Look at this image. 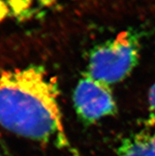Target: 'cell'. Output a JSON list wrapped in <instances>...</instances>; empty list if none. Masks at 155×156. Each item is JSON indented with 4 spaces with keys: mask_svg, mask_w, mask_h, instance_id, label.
<instances>
[{
    "mask_svg": "<svg viewBox=\"0 0 155 156\" xmlns=\"http://www.w3.org/2000/svg\"><path fill=\"white\" fill-rule=\"evenodd\" d=\"M0 125L14 135L72 151L56 81L37 65L0 74Z\"/></svg>",
    "mask_w": 155,
    "mask_h": 156,
    "instance_id": "6da1fadb",
    "label": "cell"
},
{
    "mask_svg": "<svg viewBox=\"0 0 155 156\" xmlns=\"http://www.w3.org/2000/svg\"><path fill=\"white\" fill-rule=\"evenodd\" d=\"M140 49L139 35L123 32L91 50L86 74L108 85L123 81L138 65Z\"/></svg>",
    "mask_w": 155,
    "mask_h": 156,
    "instance_id": "7a4b0ae2",
    "label": "cell"
},
{
    "mask_svg": "<svg viewBox=\"0 0 155 156\" xmlns=\"http://www.w3.org/2000/svg\"><path fill=\"white\" fill-rule=\"evenodd\" d=\"M77 114L86 124H93L117 113V105L109 85L86 74L73 95Z\"/></svg>",
    "mask_w": 155,
    "mask_h": 156,
    "instance_id": "3957f363",
    "label": "cell"
},
{
    "mask_svg": "<svg viewBox=\"0 0 155 156\" xmlns=\"http://www.w3.org/2000/svg\"><path fill=\"white\" fill-rule=\"evenodd\" d=\"M55 0H0V22L23 21L52 6Z\"/></svg>",
    "mask_w": 155,
    "mask_h": 156,
    "instance_id": "277c9868",
    "label": "cell"
},
{
    "mask_svg": "<svg viewBox=\"0 0 155 156\" xmlns=\"http://www.w3.org/2000/svg\"><path fill=\"white\" fill-rule=\"evenodd\" d=\"M116 152L118 156H155V132H141L126 137Z\"/></svg>",
    "mask_w": 155,
    "mask_h": 156,
    "instance_id": "5b68a950",
    "label": "cell"
},
{
    "mask_svg": "<svg viewBox=\"0 0 155 156\" xmlns=\"http://www.w3.org/2000/svg\"><path fill=\"white\" fill-rule=\"evenodd\" d=\"M147 104L148 115L146 125L152 126L155 124V83L150 87L148 93Z\"/></svg>",
    "mask_w": 155,
    "mask_h": 156,
    "instance_id": "8992f818",
    "label": "cell"
},
{
    "mask_svg": "<svg viewBox=\"0 0 155 156\" xmlns=\"http://www.w3.org/2000/svg\"><path fill=\"white\" fill-rule=\"evenodd\" d=\"M0 156H1V155H0Z\"/></svg>",
    "mask_w": 155,
    "mask_h": 156,
    "instance_id": "52a82bcc",
    "label": "cell"
}]
</instances>
